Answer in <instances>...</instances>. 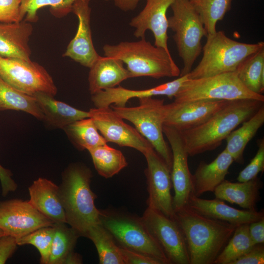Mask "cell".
<instances>
[{
  "label": "cell",
  "mask_w": 264,
  "mask_h": 264,
  "mask_svg": "<svg viewBox=\"0 0 264 264\" xmlns=\"http://www.w3.org/2000/svg\"><path fill=\"white\" fill-rule=\"evenodd\" d=\"M226 100H196L164 105V125L180 132L197 127L227 104Z\"/></svg>",
  "instance_id": "obj_16"
},
{
  "label": "cell",
  "mask_w": 264,
  "mask_h": 264,
  "mask_svg": "<svg viewBox=\"0 0 264 264\" xmlns=\"http://www.w3.org/2000/svg\"><path fill=\"white\" fill-rule=\"evenodd\" d=\"M18 244L16 239L9 235H3L0 237V264H3L9 259Z\"/></svg>",
  "instance_id": "obj_42"
},
{
  "label": "cell",
  "mask_w": 264,
  "mask_h": 264,
  "mask_svg": "<svg viewBox=\"0 0 264 264\" xmlns=\"http://www.w3.org/2000/svg\"><path fill=\"white\" fill-rule=\"evenodd\" d=\"M106 142L133 148L144 154L153 147L135 129L126 123L110 107L95 108L88 111Z\"/></svg>",
  "instance_id": "obj_14"
},
{
  "label": "cell",
  "mask_w": 264,
  "mask_h": 264,
  "mask_svg": "<svg viewBox=\"0 0 264 264\" xmlns=\"http://www.w3.org/2000/svg\"><path fill=\"white\" fill-rule=\"evenodd\" d=\"M99 220L120 248L153 258L161 264H170L147 230L141 217L109 208L100 210Z\"/></svg>",
  "instance_id": "obj_5"
},
{
  "label": "cell",
  "mask_w": 264,
  "mask_h": 264,
  "mask_svg": "<svg viewBox=\"0 0 264 264\" xmlns=\"http://www.w3.org/2000/svg\"><path fill=\"white\" fill-rule=\"evenodd\" d=\"M248 231L254 244H264V218L249 223Z\"/></svg>",
  "instance_id": "obj_44"
},
{
  "label": "cell",
  "mask_w": 264,
  "mask_h": 264,
  "mask_svg": "<svg viewBox=\"0 0 264 264\" xmlns=\"http://www.w3.org/2000/svg\"><path fill=\"white\" fill-rule=\"evenodd\" d=\"M175 219L184 236L190 264H213L237 227L187 206L176 212Z\"/></svg>",
  "instance_id": "obj_1"
},
{
  "label": "cell",
  "mask_w": 264,
  "mask_h": 264,
  "mask_svg": "<svg viewBox=\"0 0 264 264\" xmlns=\"http://www.w3.org/2000/svg\"><path fill=\"white\" fill-rule=\"evenodd\" d=\"M264 123V105L249 119L242 123L241 127L233 131L225 139V150L232 156L234 161L243 163V153L248 143L255 135Z\"/></svg>",
  "instance_id": "obj_27"
},
{
  "label": "cell",
  "mask_w": 264,
  "mask_h": 264,
  "mask_svg": "<svg viewBox=\"0 0 264 264\" xmlns=\"http://www.w3.org/2000/svg\"><path fill=\"white\" fill-rule=\"evenodd\" d=\"M258 149L255 156L250 163L242 170L237 178L239 182L249 181L256 177L259 173L264 170V140L258 141Z\"/></svg>",
  "instance_id": "obj_38"
},
{
  "label": "cell",
  "mask_w": 264,
  "mask_h": 264,
  "mask_svg": "<svg viewBox=\"0 0 264 264\" xmlns=\"http://www.w3.org/2000/svg\"><path fill=\"white\" fill-rule=\"evenodd\" d=\"M141 219L170 264H190L186 240L178 223L148 207Z\"/></svg>",
  "instance_id": "obj_11"
},
{
  "label": "cell",
  "mask_w": 264,
  "mask_h": 264,
  "mask_svg": "<svg viewBox=\"0 0 264 264\" xmlns=\"http://www.w3.org/2000/svg\"><path fill=\"white\" fill-rule=\"evenodd\" d=\"M33 30L30 22H0V56L30 60L28 42Z\"/></svg>",
  "instance_id": "obj_24"
},
{
  "label": "cell",
  "mask_w": 264,
  "mask_h": 264,
  "mask_svg": "<svg viewBox=\"0 0 264 264\" xmlns=\"http://www.w3.org/2000/svg\"><path fill=\"white\" fill-rule=\"evenodd\" d=\"M175 0H146L144 8L130 22V25L134 29V36L137 38H145L146 32L150 30L154 37V45L170 52L166 14Z\"/></svg>",
  "instance_id": "obj_17"
},
{
  "label": "cell",
  "mask_w": 264,
  "mask_h": 264,
  "mask_svg": "<svg viewBox=\"0 0 264 264\" xmlns=\"http://www.w3.org/2000/svg\"><path fill=\"white\" fill-rule=\"evenodd\" d=\"M147 167L145 171L147 178L148 207L171 219H175L171 190L172 183L171 169L164 160L151 148L143 154Z\"/></svg>",
  "instance_id": "obj_12"
},
{
  "label": "cell",
  "mask_w": 264,
  "mask_h": 264,
  "mask_svg": "<svg viewBox=\"0 0 264 264\" xmlns=\"http://www.w3.org/2000/svg\"><path fill=\"white\" fill-rule=\"evenodd\" d=\"M120 249L124 264H161L153 258L125 249Z\"/></svg>",
  "instance_id": "obj_41"
},
{
  "label": "cell",
  "mask_w": 264,
  "mask_h": 264,
  "mask_svg": "<svg viewBox=\"0 0 264 264\" xmlns=\"http://www.w3.org/2000/svg\"><path fill=\"white\" fill-rule=\"evenodd\" d=\"M32 96L36 99L44 114L43 121L52 128L64 129L77 120L89 117L88 111L58 101L50 94L39 92Z\"/></svg>",
  "instance_id": "obj_26"
},
{
  "label": "cell",
  "mask_w": 264,
  "mask_h": 264,
  "mask_svg": "<svg viewBox=\"0 0 264 264\" xmlns=\"http://www.w3.org/2000/svg\"><path fill=\"white\" fill-rule=\"evenodd\" d=\"M249 224L237 226L227 243L216 259L214 264H231L255 244L248 231Z\"/></svg>",
  "instance_id": "obj_35"
},
{
  "label": "cell",
  "mask_w": 264,
  "mask_h": 264,
  "mask_svg": "<svg viewBox=\"0 0 264 264\" xmlns=\"http://www.w3.org/2000/svg\"><path fill=\"white\" fill-rule=\"evenodd\" d=\"M12 176L9 170L0 164V181L2 195L3 197H5L10 192L15 191L17 188V185L12 178Z\"/></svg>",
  "instance_id": "obj_43"
},
{
  "label": "cell",
  "mask_w": 264,
  "mask_h": 264,
  "mask_svg": "<svg viewBox=\"0 0 264 264\" xmlns=\"http://www.w3.org/2000/svg\"><path fill=\"white\" fill-rule=\"evenodd\" d=\"M174 101L253 99L264 102L263 94L248 90L236 72H230L197 79H188L174 97Z\"/></svg>",
  "instance_id": "obj_9"
},
{
  "label": "cell",
  "mask_w": 264,
  "mask_h": 264,
  "mask_svg": "<svg viewBox=\"0 0 264 264\" xmlns=\"http://www.w3.org/2000/svg\"><path fill=\"white\" fill-rule=\"evenodd\" d=\"M88 151L95 170L105 178L111 177L128 165L121 151L110 147L107 143Z\"/></svg>",
  "instance_id": "obj_31"
},
{
  "label": "cell",
  "mask_w": 264,
  "mask_h": 264,
  "mask_svg": "<svg viewBox=\"0 0 264 264\" xmlns=\"http://www.w3.org/2000/svg\"><path fill=\"white\" fill-rule=\"evenodd\" d=\"M136 107H110L123 119L132 123L137 131L152 145L155 151L171 169L172 152L164 138L163 99L153 97L139 98Z\"/></svg>",
  "instance_id": "obj_8"
},
{
  "label": "cell",
  "mask_w": 264,
  "mask_h": 264,
  "mask_svg": "<svg viewBox=\"0 0 264 264\" xmlns=\"http://www.w3.org/2000/svg\"><path fill=\"white\" fill-rule=\"evenodd\" d=\"M22 0H0V22L13 23L22 20L20 6Z\"/></svg>",
  "instance_id": "obj_39"
},
{
  "label": "cell",
  "mask_w": 264,
  "mask_h": 264,
  "mask_svg": "<svg viewBox=\"0 0 264 264\" xmlns=\"http://www.w3.org/2000/svg\"><path fill=\"white\" fill-rule=\"evenodd\" d=\"M92 176L85 165L72 164L64 172L59 186L66 223L83 237L100 223V210L94 204L97 196L90 188Z\"/></svg>",
  "instance_id": "obj_3"
},
{
  "label": "cell",
  "mask_w": 264,
  "mask_h": 264,
  "mask_svg": "<svg viewBox=\"0 0 264 264\" xmlns=\"http://www.w3.org/2000/svg\"><path fill=\"white\" fill-rule=\"evenodd\" d=\"M86 237L94 244L100 264H124L120 247L108 231L100 222L91 227Z\"/></svg>",
  "instance_id": "obj_32"
},
{
  "label": "cell",
  "mask_w": 264,
  "mask_h": 264,
  "mask_svg": "<svg viewBox=\"0 0 264 264\" xmlns=\"http://www.w3.org/2000/svg\"><path fill=\"white\" fill-rule=\"evenodd\" d=\"M54 226L55 232L48 264H66L68 257L74 252L77 240L81 236L66 223H56Z\"/></svg>",
  "instance_id": "obj_33"
},
{
  "label": "cell",
  "mask_w": 264,
  "mask_h": 264,
  "mask_svg": "<svg viewBox=\"0 0 264 264\" xmlns=\"http://www.w3.org/2000/svg\"><path fill=\"white\" fill-rule=\"evenodd\" d=\"M3 235H4V233H3V232L2 231V230L0 228V237L3 236Z\"/></svg>",
  "instance_id": "obj_46"
},
{
  "label": "cell",
  "mask_w": 264,
  "mask_h": 264,
  "mask_svg": "<svg viewBox=\"0 0 264 264\" xmlns=\"http://www.w3.org/2000/svg\"><path fill=\"white\" fill-rule=\"evenodd\" d=\"M54 223L28 201L12 199L0 202V228L4 235L16 239Z\"/></svg>",
  "instance_id": "obj_13"
},
{
  "label": "cell",
  "mask_w": 264,
  "mask_h": 264,
  "mask_svg": "<svg viewBox=\"0 0 264 264\" xmlns=\"http://www.w3.org/2000/svg\"><path fill=\"white\" fill-rule=\"evenodd\" d=\"M103 50L104 56L121 60L126 65L130 78L145 76L159 79L180 75V69L170 52L153 45L145 38L137 41L106 44Z\"/></svg>",
  "instance_id": "obj_4"
},
{
  "label": "cell",
  "mask_w": 264,
  "mask_h": 264,
  "mask_svg": "<svg viewBox=\"0 0 264 264\" xmlns=\"http://www.w3.org/2000/svg\"><path fill=\"white\" fill-rule=\"evenodd\" d=\"M63 130L71 142L80 150L88 151L107 143L90 117L77 120Z\"/></svg>",
  "instance_id": "obj_30"
},
{
  "label": "cell",
  "mask_w": 264,
  "mask_h": 264,
  "mask_svg": "<svg viewBox=\"0 0 264 264\" xmlns=\"http://www.w3.org/2000/svg\"><path fill=\"white\" fill-rule=\"evenodd\" d=\"M54 232V226L42 227L16 239L17 243L18 245L31 244L34 246L40 254V263L48 264Z\"/></svg>",
  "instance_id": "obj_37"
},
{
  "label": "cell",
  "mask_w": 264,
  "mask_h": 264,
  "mask_svg": "<svg viewBox=\"0 0 264 264\" xmlns=\"http://www.w3.org/2000/svg\"><path fill=\"white\" fill-rule=\"evenodd\" d=\"M29 202L54 224L66 223L59 186L45 178L39 177L28 188Z\"/></svg>",
  "instance_id": "obj_21"
},
{
  "label": "cell",
  "mask_w": 264,
  "mask_h": 264,
  "mask_svg": "<svg viewBox=\"0 0 264 264\" xmlns=\"http://www.w3.org/2000/svg\"><path fill=\"white\" fill-rule=\"evenodd\" d=\"M264 246L263 244H255L249 251L233 261L231 264H263Z\"/></svg>",
  "instance_id": "obj_40"
},
{
  "label": "cell",
  "mask_w": 264,
  "mask_h": 264,
  "mask_svg": "<svg viewBox=\"0 0 264 264\" xmlns=\"http://www.w3.org/2000/svg\"><path fill=\"white\" fill-rule=\"evenodd\" d=\"M235 72L248 90L262 94L264 90V47L246 57Z\"/></svg>",
  "instance_id": "obj_28"
},
{
  "label": "cell",
  "mask_w": 264,
  "mask_h": 264,
  "mask_svg": "<svg viewBox=\"0 0 264 264\" xmlns=\"http://www.w3.org/2000/svg\"><path fill=\"white\" fill-rule=\"evenodd\" d=\"M89 2V1L78 0L73 4L72 12L78 18V28L63 54L64 57H69L88 68L100 56L95 50L92 39L91 8Z\"/></svg>",
  "instance_id": "obj_19"
},
{
  "label": "cell",
  "mask_w": 264,
  "mask_h": 264,
  "mask_svg": "<svg viewBox=\"0 0 264 264\" xmlns=\"http://www.w3.org/2000/svg\"><path fill=\"white\" fill-rule=\"evenodd\" d=\"M115 5L121 10L128 12L134 10L141 0H113Z\"/></svg>",
  "instance_id": "obj_45"
},
{
  "label": "cell",
  "mask_w": 264,
  "mask_h": 264,
  "mask_svg": "<svg viewBox=\"0 0 264 264\" xmlns=\"http://www.w3.org/2000/svg\"><path fill=\"white\" fill-rule=\"evenodd\" d=\"M264 102L253 99L229 101L203 123L180 132L189 156L216 149L240 124L251 117Z\"/></svg>",
  "instance_id": "obj_2"
},
{
  "label": "cell",
  "mask_w": 264,
  "mask_h": 264,
  "mask_svg": "<svg viewBox=\"0 0 264 264\" xmlns=\"http://www.w3.org/2000/svg\"><path fill=\"white\" fill-rule=\"evenodd\" d=\"M123 62L117 58L101 56L89 68L88 88L91 94L113 88L130 78Z\"/></svg>",
  "instance_id": "obj_23"
},
{
  "label": "cell",
  "mask_w": 264,
  "mask_h": 264,
  "mask_svg": "<svg viewBox=\"0 0 264 264\" xmlns=\"http://www.w3.org/2000/svg\"><path fill=\"white\" fill-rule=\"evenodd\" d=\"M187 207L205 216L239 226L249 224L264 218L263 211L240 210L215 198L206 199L193 195L189 198Z\"/></svg>",
  "instance_id": "obj_20"
},
{
  "label": "cell",
  "mask_w": 264,
  "mask_h": 264,
  "mask_svg": "<svg viewBox=\"0 0 264 264\" xmlns=\"http://www.w3.org/2000/svg\"><path fill=\"white\" fill-rule=\"evenodd\" d=\"M163 132L171 146L172 164L171 176L174 190L173 205L175 213L187 206L192 195V174L190 173L184 142L180 131L163 125Z\"/></svg>",
  "instance_id": "obj_15"
},
{
  "label": "cell",
  "mask_w": 264,
  "mask_h": 264,
  "mask_svg": "<svg viewBox=\"0 0 264 264\" xmlns=\"http://www.w3.org/2000/svg\"><path fill=\"white\" fill-rule=\"evenodd\" d=\"M78 0H22L20 6L22 20L35 22L38 20V10L46 6H50L51 13L57 18H62L72 12L73 4Z\"/></svg>",
  "instance_id": "obj_36"
},
{
  "label": "cell",
  "mask_w": 264,
  "mask_h": 264,
  "mask_svg": "<svg viewBox=\"0 0 264 264\" xmlns=\"http://www.w3.org/2000/svg\"><path fill=\"white\" fill-rule=\"evenodd\" d=\"M233 161L225 149L211 162L201 161L192 175V195L199 197L205 193L214 192L225 180Z\"/></svg>",
  "instance_id": "obj_22"
},
{
  "label": "cell",
  "mask_w": 264,
  "mask_h": 264,
  "mask_svg": "<svg viewBox=\"0 0 264 264\" xmlns=\"http://www.w3.org/2000/svg\"><path fill=\"white\" fill-rule=\"evenodd\" d=\"M170 7L173 15L168 18V26L175 33L173 38L183 62L179 75L182 76L192 70L202 51L201 39L207 32L190 0H175Z\"/></svg>",
  "instance_id": "obj_7"
},
{
  "label": "cell",
  "mask_w": 264,
  "mask_h": 264,
  "mask_svg": "<svg viewBox=\"0 0 264 264\" xmlns=\"http://www.w3.org/2000/svg\"><path fill=\"white\" fill-rule=\"evenodd\" d=\"M21 110L44 120V114L35 97L15 88L0 78V111Z\"/></svg>",
  "instance_id": "obj_29"
},
{
  "label": "cell",
  "mask_w": 264,
  "mask_h": 264,
  "mask_svg": "<svg viewBox=\"0 0 264 264\" xmlns=\"http://www.w3.org/2000/svg\"><path fill=\"white\" fill-rule=\"evenodd\" d=\"M263 183L256 177L244 182L223 181L215 190L216 198L235 203L250 211L256 210Z\"/></svg>",
  "instance_id": "obj_25"
},
{
  "label": "cell",
  "mask_w": 264,
  "mask_h": 264,
  "mask_svg": "<svg viewBox=\"0 0 264 264\" xmlns=\"http://www.w3.org/2000/svg\"><path fill=\"white\" fill-rule=\"evenodd\" d=\"M0 78L30 95L42 92L54 96L57 93L50 75L43 66L31 60L0 56Z\"/></svg>",
  "instance_id": "obj_10"
},
{
  "label": "cell",
  "mask_w": 264,
  "mask_h": 264,
  "mask_svg": "<svg viewBox=\"0 0 264 264\" xmlns=\"http://www.w3.org/2000/svg\"><path fill=\"white\" fill-rule=\"evenodd\" d=\"M190 2L200 17L207 35L217 31V23L230 10L232 0H190Z\"/></svg>",
  "instance_id": "obj_34"
},
{
  "label": "cell",
  "mask_w": 264,
  "mask_h": 264,
  "mask_svg": "<svg viewBox=\"0 0 264 264\" xmlns=\"http://www.w3.org/2000/svg\"><path fill=\"white\" fill-rule=\"evenodd\" d=\"M206 37L202 57L188 73L189 79L234 72L246 57L264 47L263 42L247 44L232 40L223 31H217Z\"/></svg>",
  "instance_id": "obj_6"
},
{
  "label": "cell",
  "mask_w": 264,
  "mask_h": 264,
  "mask_svg": "<svg viewBox=\"0 0 264 264\" xmlns=\"http://www.w3.org/2000/svg\"><path fill=\"white\" fill-rule=\"evenodd\" d=\"M188 79L187 74L156 87L140 90L130 89L118 86L91 94V101L96 108H99L109 107L112 104L116 107H125L128 101L133 98L166 96L173 98Z\"/></svg>",
  "instance_id": "obj_18"
}]
</instances>
